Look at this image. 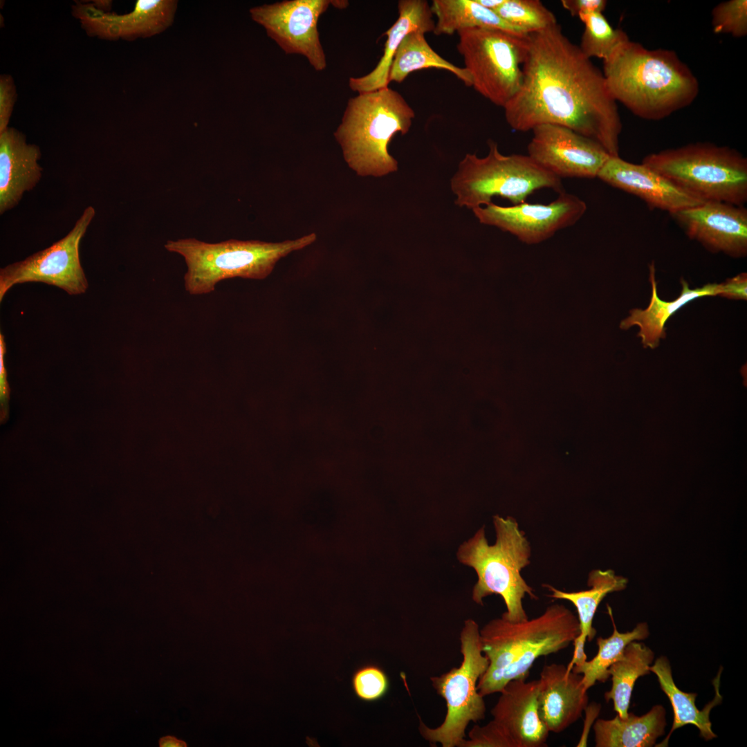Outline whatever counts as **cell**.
<instances>
[{
	"instance_id": "23",
	"label": "cell",
	"mask_w": 747,
	"mask_h": 747,
	"mask_svg": "<svg viewBox=\"0 0 747 747\" xmlns=\"http://www.w3.org/2000/svg\"><path fill=\"white\" fill-rule=\"evenodd\" d=\"M665 711L661 705L654 706L647 713L636 716L628 713L611 719H598L593 730L596 747H651L664 733Z\"/></svg>"
},
{
	"instance_id": "9",
	"label": "cell",
	"mask_w": 747,
	"mask_h": 747,
	"mask_svg": "<svg viewBox=\"0 0 747 747\" xmlns=\"http://www.w3.org/2000/svg\"><path fill=\"white\" fill-rule=\"evenodd\" d=\"M479 629L474 620H466L460 634L463 656L461 665L430 678L433 688L445 699L447 708L444 721L436 728H429L420 721V733L431 744L439 743L443 747H459L465 739L469 723L485 718L486 705L483 697L479 693L477 683L489 661L481 651Z\"/></svg>"
},
{
	"instance_id": "32",
	"label": "cell",
	"mask_w": 747,
	"mask_h": 747,
	"mask_svg": "<svg viewBox=\"0 0 747 747\" xmlns=\"http://www.w3.org/2000/svg\"><path fill=\"white\" fill-rule=\"evenodd\" d=\"M712 26L715 33H728L735 37L747 34V1L730 0L717 5L712 10Z\"/></svg>"
},
{
	"instance_id": "4",
	"label": "cell",
	"mask_w": 747,
	"mask_h": 747,
	"mask_svg": "<svg viewBox=\"0 0 747 747\" xmlns=\"http://www.w3.org/2000/svg\"><path fill=\"white\" fill-rule=\"evenodd\" d=\"M415 112L389 87L349 98L334 132L344 160L358 176L381 177L398 170L388 147L397 133L409 132Z\"/></svg>"
},
{
	"instance_id": "2",
	"label": "cell",
	"mask_w": 747,
	"mask_h": 747,
	"mask_svg": "<svg viewBox=\"0 0 747 747\" xmlns=\"http://www.w3.org/2000/svg\"><path fill=\"white\" fill-rule=\"evenodd\" d=\"M607 87L635 116L662 120L689 106L699 92L690 68L671 50H649L629 39L603 62Z\"/></svg>"
},
{
	"instance_id": "11",
	"label": "cell",
	"mask_w": 747,
	"mask_h": 747,
	"mask_svg": "<svg viewBox=\"0 0 747 747\" xmlns=\"http://www.w3.org/2000/svg\"><path fill=\"white\" fill-rule=\"evenodd\" d=\"M95 215L86 207L73 228L50 247L0 270V301L14 285L43 282L57 286L70 295L85 293L88 282L80 259V244Z\"/></svg>"
},
{
	"instance_id": "39",
	"label": "cell",
	"mask_w": 747,
	"mask_h": 747,
	"mask_svg": "<svg viewBox=\"0 0 747 747\" xmlns=\"http://www.w3.org/2000/svg\"><path fill=\"white\" fill-rule=\"evenodd\" d=\"M159 746L160 747H186L187 744L183 740L168 735L160 739Z\"/></svg>"
},
{
	"instance_id": "13",
	"label": "cell",
	"mask_w": 747,
	"mask_h": 747,
	"mask_svg": "<svg viewBox=\"0 0 747 747\" xmlns=\"http://www.w3.org/2000/svg\"><path fill=\"white\" fill-rule=\"evenodd\" d=\"M586 210L584 201L564 191L547 205L524 202L501 206L491 203L472 210L481 223L510 232L528 244L540 243L574 225Z\"/></svg>"
},
{
	"instance_id": "37",
	"label": "cell",
	"mask_w": 747,
	"mask_h": 747,
	"mask_svg": "<svg viewBox=\"0 0 747 747\" xmlns=\"http://www.w3.org/2000/svg\"><path fill=\"white\" fill-rule=\"evenodd\" d=\"M562 7L572 16L581 12H602L607 6L605 0H562Z\"/></svg>"
},
{
	"instance_id": "28",
	"label": "cell",
	"mask_w": 747,
	"mask_h": 747,
	"mask_svg": "<svg viewBox=\"0 0 747 747\" xmlns=\"http://www.w3.org/2000/svg\"><path fill=\"white\" fill-rule=\"evenodd\" d=\"M654 660L650 648L641 643L632 641L624 649L621 657L609 668L612 685L605 693L608 702L612 700L614 709L620 717L628 715L631 693L636 681L650 672L649 667Z\"/></svg>"
},
{
	"instance_id": "8",
	"label": "cell",
	"mask_w": 747,
	"mask_h": 747,
	"mask_svg": "<svg viewBox=\"0 0 747 747\" xmlns=\"http://www.w3.org/2000/svg\"><path fill=\"white\" fill-rule=\"evenodd\" d=\"M488 146L485 157L466 154L459 163L451 179L456 205L473 210L491 203L495 196L517 205L524 203L528 195L539 189L563 191L561 178L541 167L528 155H504L493 141Z\"/></svg>"
},
{
	"instance_id": "12",
	"label": "cell",
	"mask_w": 747,
	"mask_h": 747,
	"mask_svg": "<svg viewBox=\"0 0 747 747\" xmlns=\"http://www.w3.org/2000/svg\"><path fill=\"white\" fill-rule=\"evenodd\" d=\"M348 5L344 0H284L251 8L249 12L285 53L303 55L315 70L321 71L326 67V59L318 19L330 6L343 9Z\"/></svg>"
},
{
	"instance_id": "18",
	"label": "cell",
	"mask_w": 747,
	"mask_h": 747,
	"mask_svg": "<svg viewBox=\"0 0 747 747\" xmlns=\"http://www.w3.org/2000/svg\"><path fill=\"white\" fill-rule=\"evenodd\" d=\"M539 680L540 716L549 732L560 733L575 723L587 707L589 697L582 675L566 665H544Z\"/></svg>"
},
{
	"instance_id": "40",
	"label": "cell",
	"mask_w": 747,
	"mask_h": 747,
	"mask_svg": "<svg viewBox=\"0 0 747 747\" xmlns=\"http://www.w3.org/2000/svg\"><path fill=\"white\" fill-rule=\"evenodd\" d=\"M480 5L486 8L495 11L504 1V0H476Z\"/></svg>"
},
{
	"instance_id": "17",
	"label": "cell",
	"mask_w": 747,
	"mask_h": 747,
	"mask_svg": "<svg viewBox=\"0 0 747 747\" xmlns=\"http://www.w3.org/2000/svg\"><path fill=\"white\" fill-rule=\"evenodd\" d=\"M597 177L607 184L635 195L649 208L670 214L702 201L688 194L667 177L645 165L610 156Z\"/></svg>"
},
{
	"instance_id": "6",
	"label": "cell",
	"mask_w": 747,
	"mask_h": 747,
	"mask_svg": "<svg viewBox=\"0 0 747 747\" xmlns=\"http://www.w3.org/2000/svg\"><path fill=\"white\" fill-rule=\"evenodd\" d=\"M316 239L314 232L277 243L237 239L207 243L187 238L169 240L164 246L183 257L187 266L185 288L190 295H199L213 292L223 279H264L279 259L311 245Z\"/></svg>"
},
{
	"instance_id": "24",
	"label": "cell",
	"mask_w": 747,
	"mask_h": 747,
	"mask_svg": "<svg viewBox=\"0 0 747 747\" xmlns=\"http://www.w3.org/2000/svg\"><path fill=\"white\" fill-rule=\"evenodd\" d=\"M649 671L657 676L661 688L668 697L674 712L672 729L662 744H667L670 736L674 730L687 724L695 726L699 729L701 736L706 740L717 737L712 730L710 713L712 708L720 703L722 700V697L719 692L721 672L713 682L716 692L714 699L702 710H699L695 704L697 694L683 692L676 685L670 663L665 656L658 658L654 664L650 665Z\"/></svg>"
},
{
	"instance_id": "1",
	"label": "cell",
	"mask_w": 747,
	"mask_h": 747,
	"mask_svg": "<svg viewBox=\"0 0 747 747\" xmlns=\"http://www.w3.org/2000/svg\"><path fill=\"white\" fill-rule=\"evenodd\" d=\"M527 39L521 88L503 107L508 125L518 131L544 124L563 126L619 156L622 123L602 72L557 24Z\"/></svg>"
},
{
	"instance_id": "22",
	"label": "cell",
	"mask_w": 747,
	"mask_h": 747,
	"mask_svg": "<svg viewBox=\"0 0 747 747\" xmlns=\"http://www.w3.org/2000/svg\"><path fill=\"white\" fill-rule=\"evenodd\" d=\"M649 280L652 293L649 306L645 309L634 308L629 315L620 322V328L628 329L633 326L639 328L638 336L645 347L656 348L661 339L665 336V324L680 308L690 301L704 296L719 295V284H708L701 288L691 289L688 283L681 280L682 290L679 297L673 301H664L657 293L654 264L649 268Z\"/></svg>"
},
{
	"instance_id": "31",
	"label": "cell",
	"mask_w": 747,
	"mask_h": 747,
	"mask_svg": "<svg viewBox=\"0 0 747 747\" xmlns=\"http://www.w3.org/2000/svg\"><path fill=\"white\" fill-rule=\"evenodd\" d=\"M494 12L526 34L556 25L555 15L539 0H504Z\"/></svg>"
},
{
	"instance_id": "35",
	"label": "cell",
	"mask_w": 747,
	"mask_h": 747,
	"mask_svg": "<svg viewBox=\"0 0 747 747\" xmlns=\"http://www.w3.org/2000/svg\"><path fill=\"white\" fill-rule=\"evenodd\" d=\"M17 94L15 81L11 75H0V133L8 127L16 102Z\"/></svg>"
},
{
	"instance_id": "27",
	"label": "cell",
	"mask_w": 747,
	"mask_h": 747,
	"mask_svg": "<svg viewBox=\"0 0 747 747\" xmlns=\"http://www.w3.org/2000/svg\"><path fill=\"white\" fill-rule=\"evenodd\" d=\"M431 68L449 71L465 86H472V79L467 70L440 56L430 46L425 33L421 31L410 33L401 42L392 61L389 82L400 83L409 73Z\"/></svg>"
},
{
	"instance_id": "3",
	"label": "cell",
	"mask_w": 747,
	"mask_h": 747,
	"mask_svg": "<svg viewBox=\"0 0 747 747\" xmlns=\"http://www.w3.org/2000/svg\"><path fill=\"white\" fill-rule=\"evenodd\" d=\"M579 634L578 616L558 603L531 620H491L479 629L481 651L489 664L478 681L479 693L485 697L499 692L509 681L526 679L538 658L568 647Z\"/></svg>"
},
{
	"instance_id": "26",
	"label": "cell",
	"mask_w": 747,
	"mask_h": 747,
	"mask_svg": "<svg viewBox=\"0 0 747 747\" xmlns=\"http://www.w3.org/2000/svg\"><path fill=\"white\" fill-rule=\"evenodd\" d=\"M627 582V578L616 575L613 570L596 569L588 575L587 586L590 588L587 590L567 592L546 584L543 587L551 592L548 595L550 598L573 603L577 610L580 625L578 636L591 641L596 634L593 620L600 603L608 593L625 589Z\"/></svg>"
},
{
	"instance_id": "10",
	"label": "cell",
	"mask_w": 747,
	"mask_h": 747,
	"mask_svg": "<svg viewBox=\"0 0 747 747\" xmlns=\"http://www.w3.org/2000/svg\"><path fill=\"white\" fill-rule=\"evenodd\" d=\"M457 50L470 75L474 90L504 107L519 91L528 35L498 29L468 28L459 30Z\"/></svg>"
},
{
	"instance_id": "21",
	"label": "cell",
	"mask_w": 747,
	"mask_h": 747,
	"mask_svg": "<svg viewBox=\"0 0 747 747\" xmlns=\"http://www.w3.org/2000/svg\"><path fill=\"white\" fill-rule=\"evenodd\" d=\"M398 17L384 33L387 37L383 54L376 67L369 73L350 77V89L358 93L388 87L389 75L396 52L405 37L412 32L425 34L434 32L435 21L431 6L425 0H400L398 2Z\"/></svg>"
},
{
	"instance_id": "25",
	"label": "cell",
	"mask_w": 747,
	"mask_h": 747,
	"mask_svg": "<svg viewBox=\"0 0 747 747\" xmlns=\"http://www.w3.org/2000/svg\"><path fill=\"white\" fill-rule=\"evenodd\" d=\"M431 10L436 17L433 32L436 35H452L468 28L498 29L518 36L528 35L476 0H433Z\"/></svg>"
},
{
	"instance_id": "14",
	"label": "cell",
	"mask_w": 747,
	"mask_h": 747,
	"mask_svg": "<svg viewBox=\"0 0 747 747\" xmlns=\"http://www.w3.org/2000/svg\"><path fill=\"white\" fill-rule=\"evenodd\" d=\"M532 131L528 156L560 178L597 177L610 157L598 142L569 128L544 124Z\"/></svg>"
},
{
	"instance_id": "36",
	"label": "cell",
	"mask_w": 747,
	"mask_h": 747,
	"mask_svg": "<svg viewBox=\"0 0 747 747\" xmlns=\"http://www.w3.org/2000/svg\"><path fill=\"white\" fill-rule=\"evenodd\" d=\"M719 295L730 299H746L747 275L741 273L719 284Z\"/></svg>"
},
{
	"instance_id": "34",
	"label": "cell",
	"mask_w": 747,
	"mask_h": 747,
	"mask_svg": "<svg viewBox=\"0 0 747 747\" xmlns=\"http://www.w3.org/2000/svg\"><path fill=\"white\" fill-rule=\"evenodd\" d=\"M459 747H519L510 732L501 723L492 719L487 724L475 725Z\"/></svg>"
},
{
	"instance_id": "20",
	"label": "cell",
	"mask_w": 747,
	"mask_h": 747,
	"mask_svg": "<svg viewBox=\"0 0 747 747\" xmlns=\"http://www.w3.org/2000/svg\"><path fill=\"white\" fill-rule=\"evenodd\" d=\"M39 146L14 127L0 133V214L14 208L42 177Z\"/></svg>"
},
{
	"instance_id": "38",
	"label": "cell",
	"mask_w": 747,
	"mask_h": 747,
	"mask_svg": "<svg viewBox=\"0 0 747 747\" xmlns=\"http://www.w3.org/2000/svg\"><path fill=\"white\" fill-rule=\"evenodd\" d=\"M586 640L580 638L578 635L573 640L574 652L573 657L566 665L568 672H571L573 666L579 667L587 661V656L584 652Z\"/></svg>"
},
{
	"instance_id": "15",
	"label": "cell",
	"mask_w": 747,
	"mask_h": 747,
	"mask_svg": "<svg viewBox=\"0 0 747 747\" xmlns=\"http://www.w3.org/2000/svg\"><path fill=\"white\" fill-rule=\"evenodd\" d=\"M177 6L174 0H138L131 12L118 15L80 2L73 6V14L92 37L132 41L166 30L174 22Z\"/></svg>"
},
{
	"instance_id": "16",
	"label": "cell",
	"mask_w": 747,
	"mask_h": 747,
	"mask_svg": "<svg viewBox=\"0 0 747 747\" xmlns=\"http://www.w3.org/2000/svg\"><path fill=\"white\" fill-rule=\"evenodd\" d=\"M671 216L690 239L713 252L735 257L747 253V210L720 201H704Z\"/></svg>"
},
{
	"instance_id": "19",
	"label": "cell",
	"mask_w": 747,
	"mask_h": 747,
	"mask_svg": "<svg viewBox=\"0 0 747 747\" xmlns=\"http://www.w3.org/2000/svg\"><path fill=\"white\" fill-rule=\"evenodd\" d=\"M539 685V680L509 681L490 711L493 719L505 727L519 747L547 746L549 731L540 716Z\"/></svg>"
},
{
	"instance_id": "5",
	"label": "cell",
	"mask_w": 747,
	"mask_h": 747,
	"mask_svg": "<svg viewBox=\"0 0 747 747\" xmlns=\"http://www.w3.org/2000/svg\"><path fill=\"white\" fill-rule=\"evenodd\" d=\"M492 523L496 533L494 544H489L483 526L459 546L456 557L477 573L472 592L474 602L483 605L484 598L499 595L506 607L501 616L512 622L524 621L528 617L523 599L526 594L533 600L538 599L522 575L523 569L530 564L531 544L513 517L495 515Z\"/></svg>"
},
{
	"instance_id": "30",
	"label": "cell",
	"mask_w": 747,
	"mask_h": 747,
	"mask_svg": "<svg viewBox=\"0 0 747 747\" xmlns=\"http://www.w3.org/2000/svg\"><path fill=\"white\" fill-rule=\"evenodd\" d=\"M578 17L584 24L578 46L589 59L595 57L604 62L629 39L623 30L614 29L601 12H581Z\"/></svg>"
},
{
	"instance_id": "29",
	"label": "cell",
	"mask_w": 747,
	"mask_h": 747,
	"mask_svg": "<svg viewBox=\"0 0 747 747\" xmlns=\"http://www.w3.org/2000/svg\"><path fill=\"white\" fill-rule=\"evenodd\" d=\"M608 611L612 620L614 631L608 638H597L598 647L597 654L590 661H587L579 667L573 666L571 671L582 675V682L588 690L597 681L605 682L609 678V667L618 660L626 646L631 642L643 640L648 637V626L645 622L638 623L631 631L619 632L613 618L611 607Z\"/></svg>"
},
{
	"instance_id": "7",
	"label": "cell",
	"mask_w": 747,
	"mask_h": 747,
	"mask_svg": "<svg viewBox=\"0 0 747 747\" xmlns=\"http://www.w3.org/2000/svg\"><path fill=\"white\" fill-rule=\"evenodd\" d=\"M642 163L702 202L747 201V159L732 148L697 142L650 154Z\"/></svg>"
},
{
	"instance_id": "33",
	"label": "cell",
	"mask_w": 747,
	"mask_h": 747,
	"mask_svg": "<svg viewBox=\"0 0 747 747\" xmlns=\"http://www.w3.org/2000/svg\"><path fill=\"white\" fill-rule=\"evenodd\" d=\"M352 687L358 699L365 701H374L387 693L389 680L385 672L378 666L365 665L354 672Z\"/></svg>"
}]
</instances>
